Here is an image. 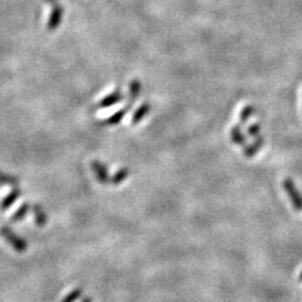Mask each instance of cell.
I'll use <instances>...</instances> for the list:
<instances>
[{"mask_svg":"<svg viewBox=\"0 0 302 302\" xmlns=\"http://www.w3.org/2000/svg\"><path fill=\"white\" fill-rule=\"evenodd\" d=\"M0 235L4 237L5 241H7L18 253L26 252V249L28 248V243H27L26 239H23L21 237L15 235L14 230L10 229V228L3 227L2 229H0Z\"/></svg>","mask_w":302,"mask_h":302,"instance_id":"cell-1","label":"cell"},{"mask_svg":"<svg viewBox=\"0 0 302 302\" xmlns=\"http://www.w3.org/2000/svg\"><path fill=\"white\" fill-rule=\"evenodd\" d=\"M284 188L286 193H287L288 198H290L291 201H292L293 206H295L297 211H302V195L297 190V188H296L295 183H293L291 179H285Z\"/></svg>","mask_w":302,"mask_h":302,"instance_id":"cell-2","label":"cell"},{"mask_svg":"<svg viewBox=\"0 0 302 302\" xmlns=\"http://www.w3.org/2000/svg\"><path fill=\"white\" fill-rule=\"evenodd\" d=\"M62 19H63V7L59 4L53 5V9H52L50 19H48L47 23V29L50 32L56 31L62 23Z\"/></svg>","mask_w":302,"mask_h":302,"instance_id":"cell-3","label":"cell"},{"mask_svg":"<svg viewBox=\"0 0 302 302\" xmlns=\"http://www.w3.org/2000/svg\"><path fill=\"white\" fill-rule=\"evenodd\" d=\"M92 170H94L95 175H96L97 180L101 184H110L111 183V178L108 175V170L106 168V165L103 162L99 161V160H94L91 164Z\"/></svg>","mask_w":302,"mask_h":302,"instance_id":"cell-4","label":"cell"},{"mask_svg":"<svg viewBox=\"0 0 302 302\" xmlns=\"http://www.w3.org/2000/svg\"><path fill=\"white\" fill-rule=\"evenodd\" d=\"M124 94H122L120 89H115V91L112 92V94L107 95L106 97H103L102 100L100 101L99 105H97V107L99 108H107V107H111V106L116 105V103L121 102L122 100H124Z\"/></svg>","mask_w":302,"mask_h":302,"instance_id":"cell-5","label":"cell"},{"mask_svg":"<svg viewBox=\"0 0 302 302\" xmlns=\"http://www.w3.org/2000/svg\"><path fill=\"white\" fill-rule=\"evenodd\" d=\"M129 110H131L129 106H126V107L119 110L118 112H115L113 115H111L110 118L106 119L105 121L102 122V126H115V125H119L120 122L124 120L125 116H126V113L129 112Z\"/></svg>","mask_w":302,"mask_h":302,"instance_id":"cell-6","label":"cell"},{"mask_svg":"<svg viewBox=\"0 0 302 302\" xmlns=\"http://www.w3.org/2000/svg\"><path fill=\"white\" fill-rule=\"evenodd\" d=\"M129 102H127V106H129L130 108L134 106L136 99H137L138 96H140L141 94V89H143V86H141L140 81L138 80H132L131 82L129 84Z\"/></svg>","mask_w":302,"mask_h":302,"instance_id":"cell-7","label":"cell"},{"mask_svg":"<svg viewBox=\"0 0 302 302\" xmlns=\"http://www.w3.org/2000/svg\"><path fill=\"white\" fill-rule=\"evenodd\" d=\"M20 197H21V190L18 189V188L15 187L14 189H13L12 192H10L9 194H8L4 199H3V201H2L3 211H7V209H9L10 206H12L13 204L18 200V198H20Z\"/></svg>","mask_w":302,"mask_h":302,"instance_id":"cell-8","label":"cell"},{"mask_svg":"<svg viewBox=\"0 0 302 302\" xmlns=\"http://www.w3.org/2000/svg\"><path fill=\"white\" fill-rule=\"evenodd\" d=\"M263 145H265V138L261 137V136H258V137H255L254 143H252L251 145H248L244 148V151H243L244 156L246 157L254 156V155L261 150V148H262Z\"/></svg>","mask_w":302,"mask_h":302,"instance_id":"cell-9","label":"cell"},{"mask_svg":"<svg viewBox=\"0 0 302 302\" xmlns=\"http://www.w3.org/2000/svg\"><path fill=\"white\" fill-rule=\"evenodd\" d=\"M150 108H151L150 103H148V102L143 103V105H141L140 107L135 111L134 115H132V120H131L132 125L140 124V122L143 121V119L145 118L149 112H150Z\"/></svg>","mask_w":302,"mask_h":302,"instance_id":"cell-10","label":"cell"},{"mask_svg":"<svg viewBox=\"0 0 302 302\" xmlns=\"http://www.w3.org/2000/svg\"><path fill=\"white\" fill-rule=\"evenodd\" d=\"M32 212H33L35 224L38 227H44L47 223V214H45L44 209L40 205H32Z\"/></svg>","mask_w":302,"mask_h":302,"instance_id":"cell-11","label":"cell"},{"mask_svg":"<svg viewBox=\"0 0 302 302\" xmlns=\"http://www.w3.org/2000/svg\"><path fill=\"white\" fill-rule=\"evenodd\" d=\"M230 138H232V141L236 145L246 146V136L242 134L241 125H237V126L232 127V130H230Z\"/></svg>","mask_w":302,"mask_h":302,"instance_id":"cell-12","label":"cell"},{"mask_svg":"<svg viewBox=\"0 0 302 302\" xmlns=\"http://www.w3.org/2000/svg\"><path fill=\"white\" fill-rule=\"evenodd\" d=\"M29 209H32L31 204L29 203L21 204V205L17 209V212H15V213L12 216V222L17 223V222H19V220L23 219L24 217L27 216V213L29 212Z\"/></svg>","mask_w":302,"mask_h":302,"instance_id":"cell-13","label":"cell"},{"mask_svg":"<svg viewBox=\"0 0 302 302\" xmlns=\"http://www.w3.org/2000/svg\"><path fill=\"white\" fill-rule=\"evenodd\" d=\"M254 113L255 107H253V106H246V107L241 111V113H239V125L243 126V125L248 121V119H251Z\"/></svg>","mask_w":302,"mask_h":302,"instance_id":"cell-14","label":"cell"},{"mask_svg":"<svg viewBox=\"0 0 302 302\" xmlns=\"http://www.w3.org/2000/svg\"><path fill=\"white\" fill-rule=\"evenodd\" d=\"M127 176H129V169L126 168L120 169V170H118L115 174H113V176L111 178L110 184H113V185L121 184L122 181H125V179H126Z\"/></svg>","mask_w":302,"mask_h":302,"instance_id":"cell-15","label":"cell"},{"mask_svg":"<svg viewBox=\"0 0 302 302\" xmlns=\"http://www.w3.org/2000/svg\"><path fill=\"white\" fill-rule=\"evenodd\" d=\"M0 184L2 185H10V187H18L19 180L15 176L10 175V174L4 173L3 170H0Z\"/></svg>","mask_w":302,"mask_h":302,"instance_id":"cell-16","label":"cell"},{"mask_svg":"<svg viewBox=\"0 0 302 302\" xmlns=\"http://www.w3.org/2000/svg\"><path fill=\"white\" fill-rule=\"evenodd\" d=\"M82 292H83L82 288H75V290H72L69 293H68L62 302H76L78 298H81Z\"/></svg>","mask_w":302,"mask_h":302,"instance_id":"cell-17","label":"cell"},{"mask_svg":"<svg viewBox=\"0 0 302 302\" xmlns=\"http://www.w3.org/2000/svg\"><path fill=\"white\" fill-rule=\"evenodd\" d=\"M248 135L252 136V137H258L261 132V126L260 124H252L251 126L248 127Z\"/></svg>","mask_w":302,"mask_h":302,"instance_id":"cell-18","label":"cell"},{"mask_svg":"<svg viewBox=\"0 0 302 302\" xmlns=\"http://www.w3.org/2000/svg\"><path fill=\"white\" fill-rule=\"evenodd\" d=\"M45 3H48V4H52V7L56 4H58V0H44Z\"/></svg>","mask_w":302,"mask_h":302,"instance_id":"cell-19","label":"cell"},{"mask_svg":"<svg viewBox=\"0 0 302 302\" xmlns=\"http://www.w3.org/2000/svg\"><path fill=\"white\" fill-rule=\"evenodd\" d=\"M82 302H94V300H92L91 297H86V298H83Z\"/></svg>","mask_w":302,"mask_h":302,"instance_id":"cell-20","label":"cell"}]
</instances>
